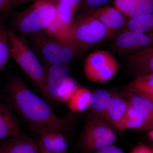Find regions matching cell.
I'll return each instance as SVG.
<instances>
[{
	"label": "cell",
	"instance_id": "1",
	"mask_svg": "<svg viewBox=\"0 0 153 153\" xmlns=\"http://www.w3.org/2000/svg\"><path fill=\"white\" fill-rule=\"evenodd\" d=\"M8 90L14 107L34 134L39 135L60 120L46 102L30 90L20 77L10 79Z\"/></svg>",
	"mask_w": 153,
	"mask_h": 153
},
{
	"label": "cell",
	"instance_id": "2",
	"mask_svg": "<svg viewBox=\"0 0 153 153\" xmlns=\"http://www.w3.org/2000/svg\"><path fill=\"white\" fill-rule=\"evenodd\" d=\"M112 35L101 22L87 13L73 18L63 41L71 43L81 51L98 45Z\"/></svg>",
	"mask_w": 153,
	"mask_h": 153
},
{
	"label": "cell",
	"instance_id": "3",
	"mask_svg": "<svg viewBox=\"0 0 153 153\" xmlns=\"http://www.w3.org/2000/svg\"><path fill=\"white\" fill-rule=\"evenodd\" d=\"M57 2L54 0H36L25 10L17 14L15 25L26 35L37 34L45 30L57 15Z\"/></svg>",
	"mask_w": 153,
	"mask_h": 153
},
{
	"label": "cell",
	"instance_id": "4",
	"mask_svg": "<svg viewBox=\"0 0 153 153\" xmlns=\"http://www.w3.org/2000/svg\"><path fill=\"white\" fill-rule=\"evenodd\" d=\"M11 56L27 75L36 82L45 97L49 99L45 84V69L35 53L20 37L8 32Z\"/></svg>",
	"mask_w": 153,
	"mask_h": 153
},
{
	"label": "cell",
	"instance_id": "5",
	"mask_svg": "<svg viewBox=\"0 0 153 153\" xmlns=\"http://www.w3.org/2000/svg\"><path fill=\"white\" fill-rule=\"evenodd\" d=\"M116 140L114 132L106 122L92 114L88 115L79 140L83 152H90L113 145Z\"/></svg>",
	"mask_w": 153,
	"mask_h": 153
},
{
	"label": "cell",
	"instance_id": "6",
	"mask_svg": "<svg viewBox=\"0 0 153 153\" xmlns=\"http://www.w3.org/2000/svg\"><path fill=\"white\" fill-rule=\"evenodd\" d=\"M118 63L109 52L97 50L89 54L83 64L84 74L89 81L104 83L113 78L118 70Z\"/></svg>",
	"mask_w": 153,
	"mask_h": 153
},
{
	"label": "cell",
	"instance_id": "7",
	"mask_svg": "<svg viewBox=\"0 0 153 153\" xmlns=\"http://www.w3.org/2000/svg\"><path fill=\"white\" fill-rule=\"evenodd\" d=\"M70 122L69 117L60 119L54 125L39 135V149L49 153H65L68 144L63 132Z\"/></svg>",
	"mask_w": 153,
	"mask_h": 153
},
{
	"label": "cell",
	"instance_id": "8",
	"mask_svg": "<svg viewBox=\"0 0 153 153\" xmlns=\"http://www.w3.org/2000/svg\"><path fill=\"white\" fill-rule=\"evenodd\" d=\"M153 45V34L125 30L115 37L112 47L119 52L134 53Z\"/></svg>",
	"mask_w": 153,
	"mask_h": 153
},
{
	"label": "cell",
	"instance_id": "9",
	"mask_svg": "<svg viewBox=\"0 0 153 153\" xmlns=\"http://www.w3.org/2000/svg\"><path fill=\"white\" fill-rule=\"evenodd\" d=\"M45 69V84L49 99L57 100V93L63 82L69 76L65 64H47Z\"/></svg>",
	"mask_w": 153,
	"mask_h": 153
},
{
	"label": "cell",
	"instance_id": "10",
	"mask_svg": "<svg viewBox=\"0 0 153 153\" xmlns=\"http://www.w3.org/2000/svg\"><path fill=\"white\" fill-rule=\"evenodd\" d=\"M36 44L41 57L47 64H60L62 41L48 35L36 36Z\"/></svg>",
	"mask_w": 153,
	"mask_h": 153
},
{
	"label": "cell",
	"instance_id": "11",
	"mask_svg": "<svg viewBox=\"0 0 153 153\" xmlns=\"http://www.w3.org/2000/svg\"><path fill=\"white\" fill-rule=\"evenodd\" d=\"M88 13L98 20L113 34L124 27L126 22L122 14L115 8L102 7L91 10Z\"/></svg>",
	"mask_w": 153,
	"mask_h": 153
},
{
	"label": "cell",
	"instance_id": "12",
	"mask_svg": "<svg viewBox=\"0 0 153 153\" xmlns=\"http://www.w3.org/2000/svg\"><path fill=\"white\" fill-rule=\"evenodd\" d=\"M33 138L22 133L0 141V153H39Z\"/></svg>",
	"mask_w": 153,
	"mask_h": 153
},
{
	"label": "cell",
	"instance_id": "13",
	"mask_svg": "<svg viewBox=\"0 0 153 153\" xmlns=\"http://www.w3.org/2000/svg\"><path fill=\"white\" fill-rule=\"evenodd\" d=\"M22 133L16 117L6 103L0 101V141Z\"/></svg>",
	"mask_w": 153,
	"mask_h": 153
},
{
	"label": "cell",
	"instance_id": "14",
	"mask_svg": "<svg viewBox=\"0 0 153 153\" xmlns=\"http://www.w3.org/2000/svg\"><path fill=\"white\" fill-rule=\"evenodd\" d=\"M129 64L139 75H153V45L130 55Z\"/></svg>",
	"mask_w": 153,
	"mask_h": 153
},
{
	"label": "cell",
	"instance_id": "15",
	"mask_svg": "<svg viewBox=\"0 0 153 153\" xmlns=\"http://www.w3.org/2000/svg\"><path fill=\"white\" fill-rule=\"evenodd\" d=\"M125 95L129 103L143 116L151 126H153V97L129 90Z\"/></svg>",
	"mask_w": 153,
	"mask_h": 153
},
{
	"label": "cell",
	"instance_id": "16",
	"mask_svg": "<svg viewBox=\"0 0 153 153\" xmlns=\"http://www.w3.org/2000/svg\"><path fill=\"white\" fill-rule=\"evenodd\" d=\"M129 104L128 101L119 96L113 95L107 109L105 121L111 124L117 129L125 116Z\"/></svg>",
	"mask_w": 153,
	"mask_h": 153
},
{
	"label": "cell",
	"instance_id": "17",
	"mask_svg": "<svg viewBox=\"0 0 153 153\" xmlns=\"http://www.w3.org/2000/svg\"><path fill=\"white\" fill-rule=\"evenodd\" d=\"M112 96L110 92L104 89H99L92 94L89 106L92 114L105 121L107 109Z\"/></svg>",
	"mask_w": 153,
	"mask_h": 153
},
{
	"label": "cell",
	"instance_id": "18",
	"mask_svg": "<svg viewBox=\"0 0 153 153\" xmlns=\"http://www.w3.org/2000/svg\"><path fill=\"white\" fill-rule=\"evenodd\" d=\"M148 126H151L146 120L143 116L129 104L125 116L117 130L123 131L128 129H137L143 128Z\"/></svg>",
	"mask_w": 153,
	"mask_h": 153
},
{
	"label": "cell",
	"instance_id": "19",
	"mask_svg": "<svg viewBox=\"0 0 153 153\" xmlns=\"http://www.w3.org/2000/svg\"><path fill=\"white\" fill-rule=\"evenodd\" d=\"M81 2L82 0H59L56 18L63 24L69 25L74 18V11Z\"/></svg>",
	"mask_w": 153,
	"mask_h": 153
},
{
	"label": "cell",
	"instance_id": "20",
	"mask_svg": "<svg viewBox=\"0 0 153 153\" xmlns=\"http://www.w3.org/2000/svg\"><path fill=\"white\" fill-rule=\"evenodd\" d=\"M92 94L84 88H78L74 95L68 102V108L74 112H82L90 106Z\"/></svg>",
	"mask_w": 153,
	"mask_h": 153
},
{
	"label": "cell",
	"instance_id": "21",
	"mask_svg": "<svg viewBox=\"0 0 153 153\" xmlns=\"http://www.w3.org/2000/svg\"><path fill=\"white\" fill-rule=\"evenodd\" d=\"M124 27L126 30L152 33L153 32V13L130 19Z\"/></svg>",
	"mask_w": 153,
	"mask_h": 153
},
{
	"label": "cell",
	"instance_id": "22",
	"mask_svg": "<svg viewBox=\"0 0 153 153\" xmlns=\"http://www.w3.org/2000/svg\"><path fill=\"white\" fill-rule=\"evenodd\" d=\"M127 90L153 97V75H139L128 85Z\"/></svg>",
	"mask_w": 153,
	"mask_h": 153
},
{
	"label": "cell",
	"instance_id": "23",
	"mask_svg": "<svg viewBox=\"0 0 153 153\" xmlns=\"http://www.w3.org/2000/svg\"><path fill=\"white\" fill-rule=\"evenodd\" d=\"M78 88L74 79L68 76L58 91L57 100L68 103Z\"/></svg>",
	"mask_w": 153,
	"mask_h": 153
},
{
	"label": "cell",
	"instance_id": "24",
	"mask_svg": "<svg viewBox=\"0 0 153 153\" xmlns=\"http://www.w3.org/2000/svg\"><path fill=\"white\" fill-rule=\"evenodd\" d=\"M68 27V25L63 24L56 17L45 31L46 34L50 37L59 41H64L66 39Z\"/></svg>",
	"mask_w": 153,
	"mask_h": 153
},
{
	"label": "cell",
	"instance_id": "25",
	"mask_svg": "<svg viewBox=\"0 0 153 153\" xmlns=\"http://www.w3.org/2000/svg\"><path fill=\"white\" fill-rule=\"evenodd\" d=\"M11 56L8 33L0 28V71Z\"/></svg>",
	"mask_w": 153,
	"mask_h": 153
},
{
	"label": "cell",
	"instance_id": "26",
	"mask_svg": "<svg viewBox=\"0 0 153 153\" xmlns=\"http://www.w3.org/2000/svg\"><path fill=\"white\" fill-rule=\"evenodd\" d=\"M153 13V0H138L129 14L130 19Z\"/></svg>",
	"mask_w": 153,
	"mask_h": 153
},
{
	"label": "cell",
	"instance_id": "27",
	"mask_svg": "<svg viewBox=\"0 0 153 153\" xmlns=\"http://www.w3.org/2000/svg\"><path fill=\"white\" fill-rule=\"evenodd\" d=\"M62 41L60 63L66 64L70 62L79 50L71 43Z\"/></svg>",
	"mask_w": 153,
	"mask_h": 153
},
{
	"label": "cell",
	"instance_id": "28",
	"mask_svg": "<svg viewBox=\"0 0 153 153\" xmlns=\"http://www.w3.org/2000/svg\"><path fill=\"white\" fill-rule=\"evenodd\" d=\"M138 0H114L115 8L125 16H128Z\"/></svg>",
	"mask_w": 153,
	"mask_h": 153
},
{
	"label": "cell",
	"instance_id": "29",
	"mask_svg": "<svg viewBox=\"0 0 153 153\" xmlns=\"http://www.w3.org/2000/svg\"><path fill=\"white\" fill-rule=\"evenodd\" d=\"M110 0H82L81 4L87 9L91 10L103 7Z\"/></svg>",
	"mask_w": 153,
	"mask_h": 153
},
{
	"label": "cell",
	"instance_id": "30",
	"mask_svg": "<svg viewBox=\"0 0 153 153\" xmlns=\"http://www.w3.org/2000/svg\"><path fill=\"white\" fill-rule=\"evenodd\" d=\"M96 153H125L120 148L114 145L108 146L97 151Z\"/></svg>",
	"mask_w": 153,
	"mask_h": 153
},
{
	"label": "cell",
	"instance_id": "31",
	"mask_svg": "<svg viewBox=\"0 0 153 153\" xmlns=\"http://www.w3.org/2000/svg\"><path fill=\"white\" fill-rule=\"evenodd\" d=\"M13 8L10 0H0V13L8 12Z\"/></svg>",
	"mask_w": 153,
	"mask_h": 153
},
{
	"label": "cell",
	"instance_id": "32",
	"mask_svg": "<svg viewBox=\"0 0 153 153\" xmlns=\"http://www.w3.org/2000/svg\"><path fill=\"white\" fill-rule=\"evenodd\" d=\"M130 153H153V150L144 145H140L136 147Z\"/></svg>",
	"mask_w": 153,
	"mask_h": 153
},
{
	"label": "cell",
	"instance_id": "33",
	"mask_svg": "<svg viewBox=\"0 0 153 153\" xmlns=\"http://www.w3.org/2000/svg\"><path fill=\"white\" fill-rule=\"evenodd\" d=\"M36 1V0H10V1L13 7L19 5L32 1Z\"/></svg>",
	"mask_w": 153,
	"mask_h": 153
},
{
	"label": "cell",
	"instance_id": "34",
	"mask_svg": "<svg viewBox=\"0 0 153 153\" xmlns=\"http://www.w3.org/2000/svg\"><path fill=\"white\" fill-rule=\"evenodd\" d=\"M148 135L151 139L153 140V130L149 132V133H148Z\"/></svg>",
	"mask_w": 153,
	"mask_h": 153
},
{
	"label": "cell",
	"instance_id": "35",
	"mask_svg": "<svg viewBox=\"0 0 153 153\" xmlns=\"http://www.w3.org/2000/svg\"><path fill=\"white\" fill-rule=\"evenodd\" d=\"M40 152L39 153H49V152H46V151L40 149Z\"/></svg>",
	"mask_w": 153,
	"mask_h": 153
},
{
	"label": "cell",
	"instance_id": "36",
	"mask_svg": "<svg viewBox=\"0 0 153 153\" xmlns=\"http://www.w3.org/2000/svg\"><path fill=\"white\" fill-rule=\"evenodd\" d=\"M54 1H55L57 2H58V1H59V0H54Z\"/></svg>",
	"mask_w": 153,
	"mask_h": 153
}]
</instances>
